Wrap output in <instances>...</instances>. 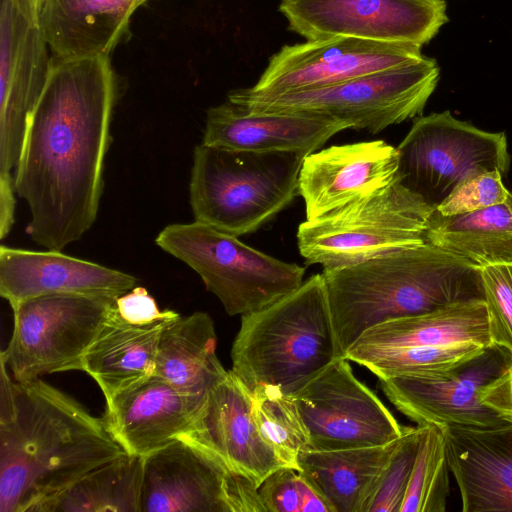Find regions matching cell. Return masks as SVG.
<instances>
[{"label": "cell", "instance_id": "obj_21", "mask_svg": "<svg viewBox=\"0 0 512 512\" xmlns=\"http://www.w3.org/2000/svg\"><path fill=\"white\" fill-rule=\"evenodd\" d=\"M463 512H512V423L496 429L442 428Z\"/></svg>", "mask_w": 512, "mask_h": 512}, {"label": "cell", "instance_id": "obj_24", "mask_svg": "<svg viewBox=\"0 0 512 512\" xmlns=\"http://www.w3.org/2000/svg\"><path fill=\"white\" fill-rule=\"evenodd\" d=\"M179 313L170 310L150 324H131L115 304L82 359V371L100 387L106 401L155 374L161 332Z\"/></svg>", "mask_w": 512, "mask_h": 512}, {"label": "cell", "instance_id": "obj_39", "mask_svg": "<svg viewBox=\"0 0 512 512\" xmlns=\"http://www.w3.org/2000/svg\"><path fill=\"white\" fill-rule=\"evenodd\" d=\"M17 9L32 23L39 25L44 0H11Z\"/></svg>", "mask_w": 512, "mask_h": 512}, {"label": "cell", "instance_id": "obj_33", "mask_svg": "<svg viewBox=\"0 0 512 512\" xmlns=\"http://www.w3.org/2000/svg\"><path fill=\"white\" fill-rule=\"evenodd\" d=\"M424 425L407 427L396 441L364 512H400Z\"/></svg>", "mask_w": 512, "mask_h": 512}, {"label": "cell", "instance_id": "obj_12", "mask_svg": "<svg viewBox=\"0 0 512 512\" xmlns=\"http://www.w3.org/2000/svg\"><path fill=\"white\" fill-rule=\"evenodd\" d=\"M40 25L11 0L0 13V218L14 220L16 170L28 119L46 84L52 57Z\"/></svg>", "mask_w": 512, "mask_h": 512}, {"label": "cell", "instance_id": "obj_34", "mask_svg": "<svg viewBox=\"0 0 512 512\" xmlns=\"http://www.w3.org/2000/svg\"><path fill=\"white\" fill-rule=\"evenodd\" d=\"M258 491L266 512H334L311 480L290 467L271 473Z\"/></svg>", "mask_w": 512, "mask_h": 512}, {"label": "cell", "instance_id": "obj_20", "mask_svg": "<svg viewBox=\"0 0 512 512\" xmlns=\"http://www.w3.org/2000/svg\"><path fill=\"white\" fill-rule=\"evenodd\" d=\"M345 129H349L345 122L319 113H253L226 100L207 110L202 143L232 150L309 155Z\"/></svg>", "mask_w": 512, "mask_h": 512}, {"label": "cell", "instance_id": "obj_13", "mask_svg": "<svg viewBox=\"0 0 512 512\" xmlns=\"http://www.w3.org/2000/svg\"><path fill=\"white\" fill-rule=\"evenodd\" d=\"M308 432L310 450L387 445L401 426L377 395L338 358L292 395Z\"/></svg>", "mask_w": 512, "mask_h": 512}, {"label": "cell", "instance_id": "obj_31", "mask_svg": "<svg viewBox=\"0 0 512 512\" xmlns=\"http://www.w3.org/2000/svg\"><path fill=\"white\" fill-rule=\"evenodd\" d=\"M449 469L443 429L424 425L400 512H444Z\"/></svg>", "mask_w": 512, "mask_h": 512}, {"label": "cell", "instance_id": "obj_5", "mask_svg": "<svg viewBox=\"0 0 512 512\" xmlns=\"http://www.w3.org/2000/svg\"><path fill=\"white\" fill-rule=\"evenodd\" d=\"M306 156L197 145L189 182L195 221L237 237L257 231L299 195Z\"/></svg>", "mask_w": 512, "mask_h": 512}, {"label": "cell", "instance_id": "obj_6", "mask_svg": "<svg viewBox=\"0 0 512 512\" xmlns=\"http://www.w3.org/2000/svg\"><path fill=\"white\" fill-rule=\"evenodd\" d=\"M440 76L435 59L360 76L337 84L277 95L249 88L228 93L227 100L253 113L312 112L345 122L350 129L376 134L419 117Z\"/></svg>", "mask_w": 512, "mask_h": 512}, {"label": "cell", "instance_id": "obj_29", "mask_svg": "<svg viewBox=\"0 0 512 512\" xmlns=\"http://www.w3.org/2000/svg\"><path fill=\"white\" fill-rule=\"evenodd\" d=\"M143 458L124 454L83 475L41 512H139Z\"/></svg>", "mask_w": 512, "mask_h": 512}, {"label": "cell", "instance_id": "obj_27", "mask_svg": "<svg viewBox=\"0 0 512 512\" xmlns=\"http://www.w3.org/2000/svg\"><path fill=\"white\" fill-rule=\"evenodd\" d=\"M397 440L382 446L307 449L299 455L300 471L325 496L334 512H364Z\"/></svg>", "mask_w": 512, "mask_h": 512}, {"label": "cell", "instance_id": "obj_10", "mask_svg": "<svg viewBox=\"0 0 512 512\" xmlns=\"http://www.w3.org/2000/svg\"><path fill=\"white\" fill-rule=\"evenodd\" d=\"M398 179L436 207L466 177L510 167L506 135L456 119L450 111L419 116L397 147Z\"/></svg>", "mask_w": 512, "mask_h": 512}, {"label": "cell", "instance_id": "obj_14", "mask_svg": "<svg viewBox=\"0 0 512 512\" xmlns=\"http://www.w3.org/2000/svg\"><path fill=\"white\" fill-rule=\"evenodd\" d=\"M266 512L258 488L176 439L143 457L139 512Z\"/></svg>", "mask_w": 512, "mask_h": 512}, {"label": "cell", "instance_id": "obj_25", "mask_svg": "<svg viewBox=\"0 0 512 512\" xmlns=\"http://www.w3.org/2000/svg\"><path fill=\"white\" fill-rule=\"evenodd\" d=\"M217 336L205 312L178 314L163 328L155 374L166 380L195 408L228 373L216 354Z\"/></svg>", "mask_w": 512, "mask_h": 512}, {"label": "cell", "instance_id": "obj_2", "mask_svg": "<svg viewBox=\"0 0 512 512\" xmlns=\"http://www.w3.org/2000/svg\"><path fill=\"white\" fill-rule=\"evenodd\" d=\"M0 362V512H41L83 475L127 454L102 417L41 378L13 381Z\"/></svg>", "mask_w": 512, "mask_h": 512}, {"label": "cell", "instance_id": "obj_32", "mask_svg": "<svg viewBox=\"0 0 512 512\" xmlns=\"http://www.w3.org/2000/svg\"><path fill=\"white\" fill-rule=\"evenodd\" d=\"M484 346L472 343L428 348H404L355 357V362L379 379L401 374L432 373L450 369L476 354Z\"/></svg>", "mask_w": 512, "mask_h": 512}, {"label": "cell", "instance_id": "obj_11", "mask_svg": "<svg viewBox=\"0 0 512 512\" xmlns=\"http://www.w3.org/2000/svg\"><path fill=\"white\" fill-rule=\"evenodd\" d=\"M512 366V354L489 344L460 364L439 372L379 379L389 401L418 425L496 429L511 424L487 405V389Z\"/></svg>", "mask_w": 512, "mask_h": 512}, {"label": "cell", "instance_id": "obj_37", "mask_svg": "<svg viewBox=\"0 0 512 512\" xmlns=\"http://www.w3.org/2000/svg\"><path fill=\"white\" fill-rule=\"evenodd\" d=\"M115 307L123 320L137 325L153 323L166 316L170 311L169 309L161 311L146 288L137 285L117 297Z\"/></svg>", "mask_w": 512, "mask_h": 512}, {"label": "cell", "instance_id": "obj_23", "mask_svg": "<svg viewBox=\"0 0 512 512\" xmlns=\"http://www.w3.org/2000/svg\"><path fill=\"white\" fill-rule=\"evenodd\" d=\"M149 0H44L39 25L52 56L110 55Z\"/></svg>", "mask_w": 512, "mask_h": 512}, {"label": "cell", "instance_id": "obj_30", "mask_svg": "<svg viewBox=\"0 0 512 512\" xmlns=\"http://www.w3.org/2000/svg\"><path fill=\"white\" fill-rule=\"evenodd\" d=\"M251 406L257 429L281 466L300 471L299 455L308 449L309 437L293 396L260 384L251 389Z\"/></svg>", "mask_w": 512, "mask_h": 512}, {"label": "cell", "instance_id": "obj_3", "mask_svg": "<svg viewBox=\"0 0 512 512\" xmlns=\"http://www.w3.org/2000/svg\"><path fill=\"white\" fill-rule=\"evenodd\" d=\"M322 274L340 357L374 326L484 302L481 267L428 242Z\"/></svg>", "mask_w": 512, "mask_h": 512}, {"label": "cell", "instance_id": "obj_1", "mask_svg": "<svg viewBox=\"0 0 512 512\" xmlns=\"http://www.w3.org/2000/svg\"><path fill=\"white\" fill-rule=\"evenodd\" d=\"M116 99L110 55L52 56L14 172L26 233L45 249L62 251L97 218Z\"/></svg>", "mask_w": 512, "mask_h": 512}, {"label": "cell", "instance_id": "obj_19", "mask_svg": "<svg viewBox=\"0 0 512 512\" xmlns=\"http://www.w3.org/2000/svg\"><path fill=\"white\" fill-rule=\"evenodd\" d=\"M137 282L130 274L61 251L0 247V295L12 309L51 294L117 298Z\"/></svg>", "mask_w": 512, "mask_h": 512}, {"label": "cell", "instance_id": "obj_7", "mask_svg": "<svg viewBox=\"0 0 512 512\" xmlns=\"http://www.w3.org/2000/svg\"><path fill=\"white\" fill-rule=\"evenodd\" d=\"M155 243L202 279L228 315L256 312L297 289L305 268L276 259L207 224L175 223Z\"/></svg>", "mask_w": 512, "mask_h": 512}, {"label": "cell", "instance_id": "obj_26", "mask_svg": "<svg viewBox=\"0 0 512 512\" xmlns=\"http://www.w3.org/2000/svg\"><path fill=\"white\" fill-rule=\"evenodd\" d=\"M464 343L491 344L483 301L463 303L374 326L354 342L345 358L351 362L355 357L375 352Z\"/></svg>", "mask_w": 512, "mask_h": 512}, {"label": "cell", "instance_id": "obj_22", "mask_svg": "<svg viewBox=\"0 0 512 512\" xmlns=\"http://www.w3.org/2000/svg\"><path fill=\"white\" fill-rule=\"evenodd\" d=\"M195 408L171 384L153 374L106 401L105 426L129 455H146L178 439Z\"/></svg>", "mask_w": 512, "mask_h": 512}, {"label": "cell", "instance_id": "obj_38", "mask_svg": "<svg viewBox=\"0 0 512 512\" xmlns=\"http://www.w3.org/2000/svg\"><path fill=\"white\" fill-rule=\"evenodd\" d=\"M484 401L512 422V366L487 389Z\"/></svg>", "mask_w": 512, "mask_h": 512}, {"label": "cell", "instance_id": "obj_15", "mask_svg": "<svg viewBox=\"0 0 512 512\" xmlns=\"http://www.w3.org/2000/svg\"><path fill=\"white\" fill-rule=\"evenodd\" d=\"M279 11L306 40L343 36L419 47L448 21L444 0H281Z\"/></svg>", "mask_w": 512, "mask_h": 512}, {"label": "cell", "instance_id": "obj_8", "mask_svg": "<svg viewBox=\"0 0 512 512\" xmlns=\"http://www.w3.org/2000/svg\"><path fill=\"white\" fill-rule=\"evenodd\" d=\"M397 179L382 193L298 226L297 245L306 265H353L426 242L434 212Z\"/></svg>", "mask_w": 512, "mask_h": 512}, {"label": "cell", "instance_id": "obj_28", "mask_svg": "<svg viewBox=\"0 0 512 512\" xmlns=\"http://www.w3.org/2000/svg\"><path fill=\"white\" fill-rule=\"evenodd\" d=\"M426 242L480 267L512 263V193L499 204L466 214L443 216L434 210Z\"/></svg>", "mask_w": 512, "mask_h": 512}, {"label": "cell", "instance_id": "obj_17", "mask_svg": "<svg viewBox=\"0 0 512 512\" xmlns=\"http://www.w3.org/2000/svg\"><path fill=\"white\" fill-rule=\"evenodd\" d=\"M178 439L200 449L257 488L282 467L257 429L251 390L232 370L208 392Z\"/></svg>", "mask_w": 512, "mask_h": 512}, {"label": "cell", "instance_id": "obj_16", "mask_svg": "<svg viewBox=\"0 0 512 512\" xmlns=\"http://www.w3.org/2000/svg\"><path fill=\"white\" fill-rule=\"evenodd\" d=\"M421 48L343 36L284 45L249 90L277 95L329 86L418 62Z\"/></svg>", "mask_w": 512, "mask_h": 512}, {"label": "cell", "instance_id": "obj_35", "mask_svg": "<svg viewBox=\"0 0 512 512\" xmlns=\"http://www.w3.org/2000/svg\"><path fill=\"white\" fill-rule=\"evenodd\" d=\"M481 277L491 343L512 354V263L482 266Z\"/></svg>", "mask_w": 512, "mask_h": 512}, {"label": "cell", "instance_id": "obj_9", "mask_svg": "<svg viewBox=\"0 0 512 512\" xmlns=\"http://www.w3.org/2000/svg\"><path fill=\"white\" fill-rule=\"evenodd\" d=\"M116 298L51 294L12 309L13 330L0 354L17 382L44 374L82 371V359Z\"/></svg>", "mask_w": 512, "mask_h": 512}, {"label": "cell", "instance_id": "obj_4", "mask_svg": "<svg viewBox=\"0 0 512 512\" xmlns=\"http://www.w3.org/2000/svg\"><path fill=\"white\" fill-rule=\"evenodd\" d=\"M339 356L323 274L241 316L232 372L251 390L260 384L294 395Z\"/></svg>", "mask_w": 512, "mask_h": 512}, {"label": "cell", "instance_id": "obj_18", "mask_svg": "<svg viewBox=\"0 0 512 512\" xmlns=\"http://www.w3.org/2000/svg\"><path fill=\"white\" fill-rule=\"evenodd\" d=\"M398 150L383 140L333 145L307 155L299 173L306 220L370 199L398 179Z\"/></svg>", "mask_w": 512, "mask_h": 512}, {"label": "cell", "instance_id": "obj_36", "mask_svg": "<svg viewBox=\"0 0 512 512\" xmlns=\"http://www.w3.org/2000/svg\"><path fill=\"white\" fill-rule=\"evenodd\" d=\"M498 170H486L472 174L450 192L436 207L443 216L474 212L505 201L510 193L502 182Z\"/></svg>", "mask_w": 512, "mask_h": 512}]
</instances>
